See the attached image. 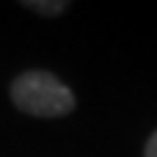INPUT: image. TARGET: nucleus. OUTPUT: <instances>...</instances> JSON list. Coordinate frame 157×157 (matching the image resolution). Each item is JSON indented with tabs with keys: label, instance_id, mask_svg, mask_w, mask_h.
I'll use <instances>...</instances> for the list:
<instances>
[{
	"label": "nucleus",
	"instance_id": "1",
	"mask_svg": "<svg viewBox=\"0 0 157 157\" xmlns=\"http://www.w3.org/2000/svg\"><path fill=\"white\" fill-rule=\"evenodd\" d=\"M11 102L22 113L39 119H58L75 110V94L69 91V86L41 69L22 72L11 83Z\"/></svg>",
	"mask_w": 157,
	"mask_h": 157
},
{
	"label": "nucleus",
	"instance_id": "3",
	"mask_svg": "<svg viewBox=\"0 0 157 157\" xmlns=\"http://www.w3.org/2000/svg\"><path fill=\"white\" fill-rule=\"evenodd\" d=\"M144 157H157V132H152V135H149L146 149H144Z\"/></svg>",
	"mask_w": 157,
	"mask_h": 157
},
{
	"label": "nucleus",
	"instance_id": "2",
	"mask_svg": "<svg viewBox=\"0 0 157 157\" xmlns=\"http://www.w3.org/2000/svg\"><path fill=\"white\" fill-rule=\"evenodd\" d=\"M22 6L30 8V11H36V14H44V17H58V14L66 11V3L63 0H28Z\"/></svg>",
	"mask_w": 157,
	"mask_h": 157
}]
</instances>
